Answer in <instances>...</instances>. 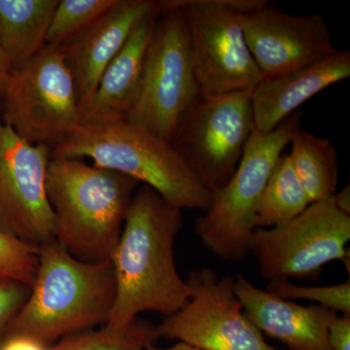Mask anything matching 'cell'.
<instances>
[{
  "label": "cell",
  "instance_id": "4",
  "mask_svg": "<svg viewBox=\"0 0 350 350\" xmlns=\"http://www.w3.org/2000/svg\"><path fill=\"white\" fill-rule=\"evenodd\" d=\"M51 157L90 159L149 186L172 206L206 213L213 193L174 145L126 119L79 124Z\"/></svg>",
  "mask_w": 350,
  "mask_h": 350
},
{
  "label": "cell",
  "instance_id": "22",
  "mask_svg": "<svg viewBox=\"0 0 350 350\" xmlns=\"http://www.w3.org/2000/svg\"><path fill=\"white\" fill-rule=\"evenodd\" d=\"M118 0H59L45 45L59 48L100 19Z\"/></svg>",
  "mask_w": 350,
  "mask_h": 350
},
{
  "label": "cell",
  "instance_id": "5",
  "mask_svg": "<svg viewBox=\"0 0 350 350\" xmlns=\"http://www.w3.org/2000/svg\"><path fill=\"white\" fill-rule=\"evenodd\" d=\"M301 124V112L297 111L269 133L254 129L231 179L213 193L211 206L196 221V232L209 252L234 262L250 254L258 202Z\"/></svg>",
  "mask_w": 350,
  "mask_h": 350
},
{
  "label": "cell",
  "instance_id": "15",
  "mask_svg": "<svg viewBox=\"0 0 350 350\" xmlns=\"http://www.w3.org/2000/svg\"><path fill=\"white\" fill-rule=\"evenodd\" d=\"M234 293L244 314L262 334L289 350H331L329 325L338 313L324 306H301L260 289L243 275L234 278Z\"/></svg>",
  "mask_w": 350,
  "mask_h": 350
},
{
  "label": "cell",
  "instance_id": "3",
  "mask_svg": "<svg viewBox=\"0 0 350 350\" xmlns=\"http://www.w3.org/2000/svg\"><path fill=\"white\" fill-rule=\"evenodd\" d=\"M139 182L84 159L51 157L46 194L54 214V239L73 257L109 261Z\"/></svg>",
  "mask_w": 350,
  "mask_h": 350
},
{
  "label": "cell",
  "instance_id": "9",
  "mask_svg": "<svg viewBox=\"0 0 350 350\" xmlns=\"http://www.w3.org/2000/svg\"><path fill=\"white\" fill-rule=\"evenodd\" d=\"M254 129L251 93L200 96L172 144L213 193L231 179Z\"/></svg>",
  "mask_w": 350,
  "mask_h": 350
},
{
  "label": "cell",
  "instance_id": "30",
  "mask_svg": "<svg viewBox=\"0 0 350 350\" xmlns=\"http://www.w3.org/2000/svg\"><path fill=\"white\" fill-rule=\"evenodd\" d=\"M144 350H200L197 349V347H193V345H190L186 344V342H178L176 345H172V347H169V349H157L155 347H150L148 349Z\"/></svg>",
  "mask_w": 350,
  "mask_h": 350
},
{
  "label": "cell",
  "instance_id": "7",
  "mask_svg": "<svg viewBox=\"0 0 350 350\" xmlns=\"http://www.w3.org/2000/svg\"><path fill=\"white\" fill-rule=\"evenodd\" d=\"M0 118L27 142L51 149L79 125L75 79L59 48L44 45L10 71Z\"/></svg>",
  "mask_w": 350,
  "mask_h": 350
},
{
  "label": "cell",
  "instance_id": "11",
  "mask_svg": "<svg viewBox=\"0 0 350 350\" xmlns=\"http://www.w3.org/2000/svg\"><path fill=\"white\" fill-rule=\"evenodd\" d=\"M186 282L190 299L157 326L160 338L200 350H278L244 314L234 276H219L204 268L191 271Z\"/></svg>",
  "mask_w": 350,
  "mask_h": 350
},
{
  "label": "cell",
  "instance_id": "17",
  "mask_svg": "<svg viewBox=\"0 0 350 350\" xmlns=\"http://www.w3.org/2000/svg\"><path fill=\"white\" fill-rule=\"evenodd\" d=\"M160 13L161 1L155 10L138 23L125 45L101 75L93 100L83 113L80 124L125 118Z\"/></svg>",
  "mask_w": 350,
  "mask_h": 350
},
{
  "label": "cell",
  "instance_id": "12",
  "mask_svg": "<svg viewBox=\"0 0 350 350\" xmlns=\"http://www.w3.org/2000/svg\"><path fill=\"white\" fill-rule=\"evenodd\" d=\"M51 148L20 137L0 118V229L34 245L54 239L46 194Z\"/></svg>",
  "mask_w": 350,
  "mask_h": 350
},
{
  "label": "cell",
  "instance_id": "29",
  "mask_svg": "<svg viewBox=\"0 0 350 350\" xmlns=\"http://www.w3.org/2000/svg\"><path fill=\"white\" fill-rule=\"evenodd\" d=\"M10 71V66H9L3 52L0 49V112H1L2 98H3L7 78H8Z\"/></svg>",
  "mask_w": 350,
  "mask_h": 350
},
{
  "label": "cell",
  "instance_id": "28",
  "mask_svg": "<svg viewBox=\"0 0 350 350\" xmlns=\"http://www.w3.org/2000/svg\"><path fill=\"white\" fill-rule=\"evenodd\" d=\"M335 206L338 211L350 216V189L349 185L345 186L342 190L337 191L333 197Z\"/></svg>",
  "mask_w": 350,
  "mask_h": 350
},
{
  "label": "cell",
  "instance_id": "16",
  "mask_svg": "<svg viewBox=\"0 0 350 350\" xmlns=\"http://www.w3.org/2000/svg\"><path fill=\"white\" fill-rule=\"evenodd\" d=\"M350 76V52L330 56L271 78H265L251 93L255 130L269 133L306 101Z\"/></svg>",
  "mask_w": 350,
  "mask_h": 350
},
{
  "label": "cell",
  "instance_id": "23",
  "mask_svg": "<svg viewBox=\"0 0 350 350\" xmlns=\"http://www.w3.org/2000/svg\"><path fill=\"white\" fill-rule=\"evenodd\" d=\"M266 291L288 301L308 300L340 314L350 315L349 280L330 286L308 287L295 284L289 280L268 282Z\"/></svg>",
  "mask_w": 350,
  "mask_h": 350
},
{
  "label": "cell",
  "instance_id": "26",
  "mask_svg": "<svg viewBox=\"0 0 350 350\" xmlns=\"http://www.w3.org/2000/svg\"><path fill=\"white\" fill-rule=\"evenodd\" d=\"M331 350H350V315L335 317L329 325L327 333Z\"/></svg>",
  "mask_w": 350,
  "mask_h": 350
},
{
  "label": "cell",
  "instance_id": "6",
  "mask_svg": "<svg viewBox=\"0 0 350 350\" xmlns=\"http://www.w3.org/2000/svg\"><path fill=\"white\" fill-rule=\"evenodd\" d=\"M200 96L185 16L172 0L161 13L126 120L172 144L189 108Z\"/></svg>",
  "mask_w": 350,
  "mask_h": 350
},
{
  "label": "cell",
  "instance_id": "24",
  "mask_svg": "<svg viewBox=\"0 0 350 350\" xmlns=\"http://www.w3.org/2000/svg\"><path fill=\"white\" fill-rule=\"evenodd\" d=\"M39 246L15 238L0 229V280L31 287L38 267Z\"/></svg>",
  "mask_w": 350,
  "mask_h": 350
},
{
  "label": "cell",
  "instance_id": "2",
  "mask_svg": "<svg viewBox=\"0 0 350 350\" xmlns=\"http://www.w3.org/2000/svg\"><path fill=\"white\" fill-rule=\"evenodd\" d=\"M115 296L110 260L81 261L52 239L39 246L31 293L5 335L27 336L50 347L68 336L105 325Z\"/></svg>",
  "mask_w": 350,
  "mask_h": 350
},
{
  "label": "cell",
  "instance_id": "1",
  "mask_svg": "<svg viewBox=\"0 0 350 350\" xmlns=\"http://www.w3.org/2000/svg\"><path fill=\"white\" fill-rule=\"evenodd\" d=\"M183 215L147 185L138 188L110 261L116 296L105 325L123 327L153 312L170 317L186 305L191 288L177 271L175 241Z\"/></svg>",
  "mask_w": 350,
  "mask_h": 350
},
{
  "label": "cell",
  "instance_id": "10",
  "mask_svg": "<svg viewBox=\"0 0 350 350\" xmlns=\"http://www.w3.org/2000/svg\"><path fill=\"white\" fill-rule=\"evenodd\" d=\"M187 24L193 66L200 96L248 92L262 81L230 0H172Z\"/></svg>",
  "mask_w": 350,
  "mask_h": 350
},
{
  "label": "cell",
  "instance_id": "19",
  "mask_svg": "<svg viewBox=\"0 0 350 350\" xmlns=\"http://www.w3.org/2000/svg\"><path fill=\"white\" fill-rule=\"evenodd\" d=\"M290 144L295 172L312 204L333 198L337 193L338 157L330 140L301 129Z\"/></svg>",
  "mask_w": 350,
  "mask_h": 350
},
{
  "label": "cell",
  "instance_id": "25",
  "mask_svg": "<svg viewBox=\"0 0 350 350\" xmlns=\"http://www.w3.org/2000/svg\"><path fill=\"white\" fill-rule=\"evenodd\" d=\"M29 293L31 287L24 283L0 280V340L24 306Z\"/></svg>",
  "mask_w": 350,
  "mask_h": 350
},
{
  "label": "cell",
  "instance_id": "18",
  "mask_svg": "<svg viewBox=\"0 0 350 350\" xmlns=\"http://www.w3.org/2000/svg\"><path fill=\"white\" fill-rule=\"evenodd\" d=\"M59 0H0V49L11 70L42 49Z\"/></svg>",
  "mask_w": 350,
  "mask_h": 350
},
{
  "label": "cell",
  "instance_id": "8",
  "mask_svg": "<svg viewBox=\"0 0 350 350\" xmlns=\"http://www.w3.org/2000/svg\"><path fill=\"white\" fill-rule=\"evenodd\" d=\"M349 241L350 216L331 198L310 204L287 224L255 230L250 253L265 280H310L328 262H349Z\"/></svg>",
  "mask_w": 350,
  "mask_h": 350
},
{
  "label": "cell",
  "instance_id": "27",
  "mask_svg": "<svg viewBox=\"0 0 350 350\" xmlns=\"http://www.w3.org/2000/svg\"><path fill=\"white\" fill-rule=\"evenodd\" d=\"M50 347L27 336L17 334H9L0 340V350H50Z\"/></svg>",
  "mask_w": 350,
  "mask_h": 350
},
{
  "label": "cell",
  "instance_id": "14",
  "mask_svg": "<svg viewBox=\"0 0 350 350\" xmlns=\"http://www.w3.org/2000/svg\"><path fill=\"white\" fill-rule=\"evenodd\" d=\"M159 3L156 0H118L100 19L59 47L75 79L81 117L108 64L138 23Z\"/></svg>",
  "mask_w": 350,
  "mask_h": 350
},
{
  "label": "cell",
  "instance_id": "13",
  "mask_svg": "<svg viewBox=\"0 0 350 350\" xmlns=\"http://www.w3.org/2000/svg\"><path fill=\"white\" fill-rule=\"evenodd\" d=\"M246 43L262 77L271 78L335 53L333 33L319 14L297 16L271 4L241 14Z\"/></svg>",
  "mask_w": 350,
  "mask_h": 350
},
{
  "label": "cell",
  "instance_id": "20",
  "mask_svg": "<svg viewBox=\"0 0 350 350\" xmlns=\"http://www.w3.org/2000/svg\"><path fill=\"white\" fill-rule=\"evenodd\" d=\"M312 204L292 165L289 154L278 158L258 202L256 229L280 227L298 217Z\"/></svg>",
  "mask_w": 350,
  "mask_h": 350
},
{
  "label": "cell",
  "instance_id": "21",
  "mask_svg": "<svg viewBox=\"0 0 350 350\" xmlns=\"http://www.w3.org/2000/svg\"><path fill=\"white\" fill-rule=\"evenodd\" d=\"M157 326L137 317L128 325H105L100 330H89L59 340L50 350H144L158 342Z\"/></svg>",
  "mask_w": 350,
  "mask_h": 350
}]
</instances>
